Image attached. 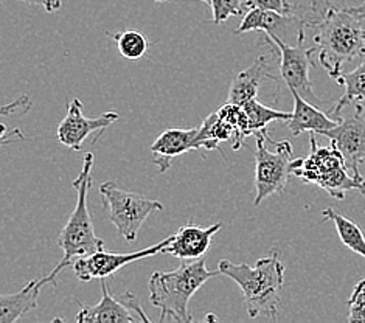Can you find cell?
Listing matches in <instances>:
<instances>
[{
	"label": "cell",
	"instance_id": "1",
	"mask_svg": "<svg viewBox=\"0 0 365 323\" xmlns=\"http://www.w3.org/2000/svg\"><path fill=\"white\" fill-rule=\"evenodd\" d=\"M364 17L354 8L333 6L314 29V47L319 63L331 80L341 76L342 67L365 58Z\"/></svg>",
	"mask_w": 365,
	"mask_h": 323
},
{
	"label": "cell",
	"instance_id": "2",
	"mask_svg": "<svg viewBox=\"0 0 365 323\" xmlns=\"http://www.w3.org/2000/svg\"><path fill=\"white\" fill-rule=\"evenodd\" d=\"M216 275H221L220 269L208 270L204 257L182 260L178 269L168 272H153L148 282V291L153 307L160 309V322H193L188 308L191 297Z\"/></svg>",
	"mask_w": 365,
	"mask_h": 323
},
{
	"label": "cell",
	"instance_id": "3",
	"mask_svg": "<svg viewBox=\"0 0 365 323\" xmlns=\"http://www.w3.org/2000/svg\"><path fill=\"white\" fill-rule=\"evenodd\" d=\"M218 269L221 275L232 278L241 287L247 314L252 319L259 316L275 319L278 316L280 294L284 284V266L278 250H272L269 257L258 260L255 266L221 260Z\"/></svg>",
	"mask_w": 365,
	"mask_h": 323
},
{
	"label": "cell",
	"instance_id": "4",
	"mask_svg": "<svg viewBox=\"0 0 365 323\" xmlns=\"http://www.w3.org/2000/svg\"><path fill=\"white\" fill-rule=\"evenodd\" d=\"M93 160V154L86 153L83 157V168L78 178L72 182L76 191V205L58 237L59 247L63 249V258H61L56 267L44 277L46 284H53L56 287V277L64 269L73 266L78 258L92 255V253L104 249V241L98 238L93 230V222L88 208V196L92 187L91 173Z\"/></svg>",
	"mask_w": 365,
	"mask_h": 323
},
{
	"label": "cell",
	"instance_id": "5",
	"mask_svg": "<svg viewBox=\"0 0 365 323\" xmlns=\"http://www.w3.org/2000/svg\"><path fill=\"white\" fill-rule=\"evenodd\" d=\"M309 155L307 159L292 160L291 174L307 183H314L334 199H344L346 191L361 188L365 179L354 176L350 171L345 157L336 145L320 146L314 133L309 135Z\"/></svg>",
	"mask_w": 365,
	"mask_h": 323
},
{
	"label": "cell",
	"instance_id": "6",
	"mask_svg": "<svg viewBox=\"0 0 365 323\" xmlns=\"http://www.w3.org/2000/svg\"><path fill=\"white\" fill-rule=\"evenodd\" d=\"M103 205L109 212L112 224L126 241H135L145 221L155 212L163 210V204L143 195L133 193L117 187L115 182H104L100 185Z\"/></svg>",
	"mask_w": 365,
	"mask_h": 323
},
{
	"label": "cell",
	"instance_id": "7",
	"mask_svg": "<svg viewBox=\"0 0 365 323\" xmlns=\"http://www.w3.org/2000/svg\"><path fill=\"white\" fill-rule=\"evenodd\" d=\"M264 41L277 48L278 67H280L278 72H280V76L283 78L286 86L289 87V91H295L303 98L319 106L322 101L316 95L314 89H312L309 78L311 67L314 66V63H312V53H314L316 48L307 47V29L299 30L297 43L295 46H289L288 42H284L275 33H264Z\"/></svg>",
	"mask_w": 365,
	"mask_h": 323
},
{
	"label": "cell",
	"instance_id": "8",
	"mask_svg": "<svg viewBox=\"0 0 365 323\" xmlns=\"http://www.w3.org/2000/svg\"><path fill=\"white\" fill-rule=\"evenodd\" d=\"M255 151V190L257 195L254 204L259 205L269 196L282 193L288 183L292 163V145L288 140L272 142L275 150L266 148V142L271 140L269 133L264 130L257 134Z\"/></svg>",
	"mask_w": 365,
	"mask_h": 323
},
{
	"label": "cell",
	"instance_id": "9",
	"mask_svg": "<svg viewBox=\"0 0 365 323\" xmlns=\"http://www.w3.org/2000/svg\"><path fill=\"white\" fill-rule=\"evenodd\" d=\"M80 307V312L76 316L78 323H137L151 319L146 316L140 302L133 292H123L114 297L109 292L106 278H101V299L95 307Z\"/></svg>",
	"mask_w": 365,
	"mask_h": 323
},
{
	"label": "cell",
	"instance_id": "10",
	"mask_svg": "<svg viewBox=\"0 0 365 323\" xmlns=\"http://www.w3.org/2000/svg\"><path fill=\"white\" fill-rule=\"evenodd\" d=\"M173 240V235L168 237L167 240H163L154 246L145 247L135 252H129V253H115V252H106L104 249L92 253V255L78 258L73 263V270L75 275L80 278L81 282H91L95 280V278H108L112 277L121 267H125L131 263H135V261H140L145 258H150L158 255V253H165V249H167L168 244Z\"/></svg>",
	"mask_w": 365,
	"mask_h": 323
},
{
	"label": "cell",
	"instance_id": "11",
	"mask_svg": "<svg viewBox=\"0 0 365 323\" xmlns=\"http://www.w3.org/2000/svg\"><path fill=\"white\" fill-rule=\"evenodd\" d=\"M345 157L346 165L354 176H361L359 165L365 159V117L361 101L354 103L351 116L341 118L336 128L324 134Z\"/></svg>",
	"mask_w": 365,
	"mask_h": 323
},
{
	"label": "cell",
	"instance_id": "12",
	"mask_svg": "<svg viewBox=\"0 0 365 323\" xmlns=\"http://www.w3.org/2000/svg\"><path fill=\"white\" fill-rule=\"evenodd\" d=\"M83 103L80 98H73L67 104V116L58 126V140L61 145L71 148L73 151H81L83 143L93 133H101L103 129L114 125L120 116L114 111L104 112L100 117L88 118L83 113Z\"/></svg>",
	"mask_w": 365,
	"mask_h": 323
},
{
	"label": "cell",
	"instance_id": "13",
	"mask_svg": "<svg viewBox=\"0 0 365 323\" xmlns=\"http://www.w3.org/2000/svg\"><path fill=\"white\" fill-rule=\"evenodd\" d=\"M275 53L272 56L262 55L258 56L254 63H252L247 68L240 72L233 78L229 89L227 101L233 104H240L245 106L250 100H255L259 87L264 81H275L277 80V67L275 59L278 58V51L274 47Z\"/></svg>",
	"mask_w": 365,
	"mask_h": 323
},
{
	"label": "cell",
	"instance_id": "14",
	"mask_svg": "<svg viewBox=\"0 0 365 323\" xmlns=\"http://www.w3.org/2000/svg\"><path fill=\"white\" fill-rule=\"evenodd\" d=\"M199 128L180 129L171 128L155 138L154 143L150 146L153 153L154 165L158 167L160 174H165L171 168V162L176 157L187 154L190 151H199Z\"/></svg>",
	"mask_w": 365,
	"mask_h": 323
},
{
	"label": "cell",
	"instance_id": "15",
	"mask_svg": "<svg viewBox=\"0 0 365 323\" xmlns=\"http://www.w3.org/2000/svg\"><path fill=\"white\" fill-rule=\"evenodd\" d=\"M222 222L208 227H197L191 222L182 225L178 233L173 235V240L165 249V253L179 260L202 258L210 249L213 237L222 229Z\"/></svg>",
	"mask_w": 365,
	"mask_h": 323
},
{
	"label": "cell",
	"instance_id": "16",
	"mask_svg": "<svg viewBox=\"0 0 365 323\" xmlns=\"http://www.w3.org/2000/svg\"><path fill=\"white\" fill-rule=\"evenodd\" d=\"M294 98L292 117L288 121V128L292 135H300L303 133H314L324 135L327 130L337 126L339 118L329 117L328 113L322 112L316 104L309 103L295 91H289Z\"/></svg>",
	"mask_w": 365,
	"mask_h": 323
},
{
	"label": "cell",
	"instance_id": "17",
	"mask_svg": "<svg viewBox=\"0 0 365 323\" xmlns=\"http://www.w3.org/2000/svg\"><path fill=\"white\" fill-rule=\"evenodd\" d=\"M42 286H46L44 278L30 282L19 292L0 295V323H16L27 312L36 309Z\"/></svg>",
	"mask_w": 365,
	"mask_h": 323
},
{
	"label": "cell",
	"instance_id": "18",
	"mask_svg": "<svg viewBox=\"0 0 365 323\" xmlns=\"http://www.w3.org/2000/svg\"><path fill=\"white\" fill-rule=\"evenodd\" d=\"M300 27L305 29L300 24L297 17L294 16H284L275 11L259 10V8H250L247 13L242 17L238 29L235 30V34H242L247 31H264V33H275L282 38V33L288 30L289 27Z\"/></svg>",
	"mask_w": 365,
	"mask_h": 323
},
{
	"label": "cell",
	"instance_id": "19",
	"mask_svg": "<svg viewBox=\"0 0 365 323\" xmlns=\"http://www.w3.org/2000/svg\"><path fill=\"white\" fill-rule=\"evenodd\" d=\"M336 83L344 87V95L337 100L334 106L329 109V116L339 118L344 108L356 101H365V59L349 73H342Z\"/></svg>",
	"mask_w": 365,
	"mask_h": 323
},
{
	"label": "cell",
	"instance_id": "20",
	"mask_svg": "<svg viewBox=\"0 0 365 323\" xmlns=\"http://www.w3.org/2000/svg\"><path fill=\"white\" fill-rule=\"evenodd\" d=\"M235 134H237L235 128L222 120L218 112H213L199 126V146H201V150L218 151L222 142H233Z\"/></svg>",
	"mask_w": 365,
	"mask_h": 323
},
{
	"label": "cell",
	"instance_id": "21",
	"mask_svg": "<svg viewBox=\"0 0 365 323\" xmlns=\"http://www.w3.org/2000/svg\"><path fill=\"white\" fill-rule=\"evenodd\" d=\"M322 217L327 221H331L336 225L339 238H341L345 246L365 260V235L358 224L336 212L331 207L322 212Z\"/></svg>",
	"mask_w": 365,
	"mask_h": 323
},
{
	"label": "cell",
	"instance_id": "22",
	"mask_svg": "<svg viewBox=\"0 0 365 323\" xmlns=\"http://www.w3.org/2000/svg\"><path fill=\"white\" fill-rule=\"evenodd\" d=\"M245 111L247 113V120H249V130L250 135H257L264 133L266 126L272 121H289L292 117V112H282V111H275L272 108H267L264 104H262L259 101L250 100L249 103H246Z\"/></svg>",
	"mask_w": 365,
	"mask_h": 323
},
{
	"label": "cell",
	"instance_id": "23",
	"mask_svg": "<svg viewBox=\"0 0 365 323\" xmlns=\"http://www.w3.org/2000/svg\"><path fill=\"white\" fill-rule=\"evenodd\" d=\"M292 16L297 17L305 29H316L334 6V0H289Z\"/></svg>",
	"mask_w": 365,
	"mask_h": 323
},
{
	"label": "cell",
	"instance_id": "24",
	"mask_svg": "<svg viewBox=\"0 0 365 323\" xmlns=\"http://www.w3.org/2000/svg\"><path fill=\"white\" fill-rule=\"evenodd\" d=\"M112 38H114V41L117 42L120 55L131 61H137L142 56H145V53L148 51V46H150L145 34L135 30L114 33L112 34Z\"/></svg>",
	"mask_w": 365,
	"mask_h": 323
},
{
	"label": "cell",
	"instance_id": "25",
	"mask_svg": "<svg viewBox=\"0 0 365 323\" xmlns=\"http://www.w3.org/2000/svg\"><path fill=\"white\" fill-rule=\"evenodd\" d=\"M249 0H210L212 6V22L221 25L229 19L230 16H240L247 13Z\"/></svg>",
	"mask_w": 365,
	"mask_h": 323
},
{
	"label": "cell",
	"instance_id": "26",
	"mask_svg": "<svg viewBox=\"0 0 365 323\" xmlns=\"http://www.w3.org/2000/svg\"><path fill=\"white\" fill-rule=\"evenodd\" d=\"M349 320L350 323H365V278L354 286L349 299Z\"/></svg>",
	"mask_w": 365,
	"mask_h": 323
},
{
	"label": "cell",
	"instance_id": "27",
	"mask_svg": "<svg viewBox=\"0 0 365 323\" xmlns=\"http://www.w3.org/2000/svg\"><path fill=\"white\" fill-rule=\"evenodd\" d=\"M247 8H259V10L275 11L284 16H292L289 0H249Z\"/></svg>",
	"mask_w": 365,
	"mask_h": 323
},
{
	"label": "cell",
	"instance_id": "28",
	"mask_svg": "<svg viewBox=\"0 0 365 323\" xmlns=\"http://www.w3.org/2000/svg\"><path fill=\"white\" fill-rule=\"evenodd\" d=\"M31 108V100L29 95H21L19 98L13 100L10 104H5L2 108V116H13L16 112H22V113H27Z\"/></svg>",
	"mask_w": 365,
	"mask_h": 323
},
{
	"label": "cell",
	"instance_id": "29",
	"mask_svg": "<svg viewBox=\"0 0 365 323\" xmlns=\"http://www.w3.org/2000/svg\"><path fill=\"white\" fill-rule=\"evenodd\" d=\"M19 2L42 6L47 13H55L61 8V0H19Z\"/></svg>",
	"mask_w": 365,
	"mask_h": 323
},
{
	"label": "cell",
	"instance_id": "30",
	"mask_svg": "<svg viewBox=\"0 0 365 323\" xmlns=\"http://www.w3.org/2000/svg\"><path fill=\"white\" fill-rule=\"evenodd\" d=\"M354 10L358 11V13L364 17V19H365V2H364L362 5H359V6H354Z\"/></svg>",
	"mask_w": 365,
	"mask_h": 323
},
{
	"label": "cell",
	"instance_id": "31",
	"mask_svg": "<svg viewBox=\"0 0 365 323\" xmlns=\"http://www.w3.org/2000/svg\"><path fill=\"white\" fill-rule=\"evenodd\" d=\"M155 2H176V0H155ZM199 2H205L210 5V0H199Z\"/></svg>",
	"mask_w": 365,
	"mask_h": 323
},
{
	"label": "cell",
	"instance_id": "32",
	"mask_svg": "<svg viewBox=\"0 0 365 323\" xmlns=\"http://www.w3.org/2000/svg\"><path fill=\"white\" fill-rule=\"evenodd\" d=\"M359 191H361V195L365 198V182L362 183V185H361V188H359Z\"/></svg>",
	"mask_w": 365,
	"mask_h": 323
}]
</instances>
